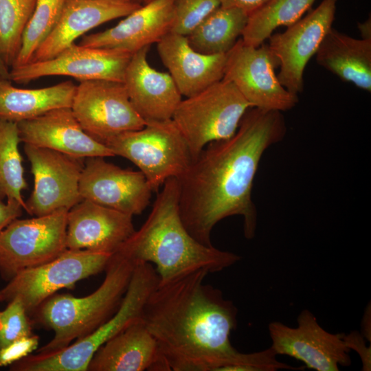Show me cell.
<instances>
[{
	"label": "cell",
	"mask_w": 371,
	"mask_h": 371,
	"mask_svg": "<svg viewBox=\"0 0 371 371\" xmlns=\"http://www.w3.org/2000/svg\"><path fill=\"white\" fill-rule=\"evenodd\" d=\"M10 69L4 65L0 59V77L8 79Z\"/></svg>",
	"instance_id": "cell-39"
},
{
	"label": "cell",
	"mask_w": 371,
	"mask_h": 371,
	"mask_svg": "<svg viewBox=\"0 0 371 371\" xmlns=\"http://www.w3.org/2000/svg\"><path fill=\"white\" fill-rule=\"evenodd\" d=\"M337 0H323L313 10L289 25L282 32L272 34L267 44L279 60L277 75L280 84L298 95L304 89V71L326 33L332 27Z\"/></svg>",
	"instance_id": "cell-13"
},
{
	"label": "cell",
	"mask_w": 371,
	"mask_h": 371,
	"mask_svg": "<svg viewBox=\"0 0 371 371\" xmlns=\"http://www.w3.org/2000/svg\"><path fill=\"white\" fill-rule=\"evenodd\" d=\"M60 210L27 219L18 218L0 233V275L6 281L47 263L67 249V213Z\"/></svg>",
	"instance_id": "cell-9"
},
{
	"label": "cell",
	"mask_w": 371,
	"mask_h": 371,
	"mask_svg": "<svg viewBox=\"0 0 371 371\" xmlns=\"http://www.w3.org/2000/svg\"><path fill=\"white\" fill-rule=\"evenodd\" d=\"M141 5L122 0H66L57 24L31 62L54 57L90 30L124 17Z\"/></svg>",
	"instance_id": "cell-21"
},
{
	"label": "cell",
	"mask_w": 371,
	"mask_h": 371,
	"mask_svg": "<svg viewBox=\"0 0 371 371\" xmlns=\"http://www.w3.org/2000/svg\"><path fill=\"white\" fill-rule=\"evenodd\" d=\"M89 371H168L157 344L142 318L103 344L88 366Z\"/></svg>",
	"instance_id": "cell-23"
},
{
	"label": "cell",
	"mask_w": 371,
	"mask_h": 371,
	"mask_svg": "<svg viewBox=\"0 0 371 371\" xmlns=\"http://www.w3.org/2000/svg\"><path fill=\"white\" fill-rule=\"evenodd\" d=\"M315 1L268 0L249 15L241 39L248 45H261L276 29L300 19Z\"/></svg>",
	"instance_id": "cell-27"
},
{
	"label": "cell",
	"mask_w": 371,
	"mask_h": 371,
	"mask_svg": "<svg viewBox=\"0 0 371 371\" xmlns=\"http://www.w3.org/2000/svg\"><path fill=\"white\" fill-rule=\"evenodd\" d=\"M251 107L234 84L223 78L182 100L172 120L194 159L209 143L232 137Z\"/></svg>",
	"instance_id": "cell-6"
},
{
	"label": "cell",
	"mask_w": 371,
	"mask_h": 371,
	"mask_svg": "<svg viewBox=\"0 0 371 371\" xmlns=\"http://www.w3.org/2000/svg\"><path fill=\"white\" fill-rule=\"evenodd\" d=\"M157 49L181 95L192 96L223 78L227 54H201L186 36L172 32L157 43Z\"/></svg>",
	"instance_id": "cell-22"
},
{
	"label": "cell",
	"mask_w": 371,
	"mask_h": 371,
	"mask_svg": "<svg viewBox=\"0 0 371 371\" xmlns=\"http://www.w3.org/2000/svg\"><path fill=\"white\" fill-rule=\"evenodd\" d=\"M348 348L359 353L363 362V370H370V347L366 346L363 336L357 331L344 335Z\"/></svg>",
	"instance_id": "cell-35"
},
{
	"label": "cell",
	"mask_w": 371,
	"mask_h": 371,
	"mask_svg": "<svg viewBox=\"0 0 371 371\" xmlns=\"http://www.w3.org/2000/svg\"><path fill=\"white\" fill-rule=\"evenodd\" d=\"M0 316H1V312H0Z\"/></svg>",
	"instance_id": "cell-42"
},
{
	"label": "cell",
	"mask_w": 371,
	"mask_h": 371,
	"mask_svg": "<svg viewBox=\"0 0 371 371\" xmlns=\"http://www.w3.org/2000/svg\"><path fill=\"white\" fill-rule=\"evenodd\" d=\"M207 274L158 284L144 305L142 319L169 371H224L238 352L230 340L237 308L204 282Z\"/></svg>",
	"instance_id": "cell-2"
},
{
	"label": "cell",
	"mask_w": 371,
	"mask_h": 371,
	"mask_svg": "<svg viewBox=\"0 0 371 371\" xmlns=\"http://www.w3.org/2000/svg\"><path fill=\"white\" fill-rule=\"evenodd\" d=\"M21 300L8 302L0 316V349L20 338L30 336L32 326Z\"/></svg>",
	"instance_id": "cell-32"
},
{
	"label": "cell",
	"mask_w": 371,
	"mask_h": 371,
	"mask_svg": "<svg viewBox=\"0 0 371 371\" xmlns=\"http://www.w3.org/2000/svg\"><path fill=\"white\" fill-rule=\"evenodd\" d=\"M151 1H153V0H142V2L144 3V4H146L147 3L150 2Z\"/></svg>",
	"instance_id": "cell-41"
},
{
	"label": "cell",
	"mask_w": 371,
	"mask_h": 371,
	"mask_svg": "<svg viewBox=\"0 0 371 371\" xmlns=\"http://www.w3.org/2000/svg\"><path fill=\"white\" fill-rule=\"evenodd\" d=\"M66 0H38L24 30L18 56L12 65L16 67L30 63L41 44L54 29Z\"/></svg>",
	"instance_id": "cell-30"
},
{
	"label": "cell",
	"mask_w": 371,
	"mask_h": 371,
	"mask_svg": "<svg viewBox=\"0 0 371 371\" xmlns=\"http://www.w3.org/2000/svg\"><path fill=\"white\" fill-rule=\"evenodd\" d=\"M271 346L262 351L251 353L238 352L234 361L225 371H276L285 369L298 370L303 367H294L279 361Z\"/></svg>",
	"instance_id": "cell-33"
},
{
	"label": "cell",
	"mask_w": 371,
	"mask_h": 371,
	"mask_svg": "<svg viewBox=\"0 0 371 371\" xmlns=\"http://www.w3.org/2000/svg\"><path fill=\"white\" fill-rule=\"evenodd\" d=\"M132 55L120 50L74 43L52 58L10 68L8 79L25 84L44 76H66L80 82L107 80L123 82Z\"/></svg>",
	"instance_id": "cell-15"
},
{
	"label": "cell",
	"mask_w": 371,
	"mask_h": 371,
	"mask_svg": "<svg viewBox=\"0 0 371 371\" xmlns=\"http://www.w3.org/2000/svg\"><path fill=\"white\" fill-rule=\"evenodd\" d=\"M82 199L130 214H141L153 192L139 171L122 168L103 157L85 159L79 181Z\"/></svg>",
	"instance_id": "cell-16"
},
{
	"label": "cell",
	"mask_w": 371,
	"mask_h": 371,
	"mask_svg": "<svg viewBox=\"0 0 371 371\" xmlns=\"http://www.w3.org/2000/svg\"><path fill=\"white\" fill-rule=\"evenodd\" d=\"M135 263L114 253L105 270L103 282L92 293L81 297L56 295L38 308L41 323L54 332L52 339L38 354L58 351L73 340L82 338L109 319L126 291Z\"/></svg>",
	"instance_id": "cell-4"
},
{
	"label": "cell",
	"mask_w": 371,
	"mask_h": 371,
	"mask_svg": "<svg viewBox=\"0 0 371 371\" xmlns=\"http://www.w3.org/2000/svg\"><path fill=\"white\" fill-rule=\"evenodd\" d=\"M175 0H153L124 16L116 25L84 36L80 45L112 49L133 54L157 43L170 32Z\"/></svg>",
	"instance_id": "cell-19"
},
{
	"label": "cell",
	"mask_w": 371,
	"mask_h": 371,
	"mask_svg": "<svg viewBox=\"0 0 371 371\" xmlns=\"http://www.w3.org/2000/svg\"><path fill=\"white\" fill-rule=\"evenodd\" d=\"M16 124L21 142L24 144L80 159L115 156L105 144L84 131L71 107L55 109Z\"/></svg>",
	"instance_id": "cell-18"
},
{
	"label": "cell",
	"mask_w": 371,
	"mask_h": 371,
	"mask_svg": "<svg viewBox=\"0 0 371 371\" xmlns=\"http://www.w3.org/2000/svg\"><path fill=\"white\" fill-rule=\"evenodd\" d=\"M219 6L218 0H175L170 32L187 36Z\"/></svg>",
	"instance_id": "cell-31"
},
{
	"label": "cell",
	"mask_w": 371,
	"mask_h": 371,
	"mask_svg": "<svg viewBox=\"0 0 371 371\" xmlns=\"http://www.w3.org/2000/svg\"><path fill=\"white\" fill-rule=\"evenodd\" d=\"M23 150L34 177L33 190L25 202L27 213L41 216L69 210L82 200L79 192L82 159L27 144Z\"/></svg>",
	"instance_id": "cell-12"
},
{
	"label": "cell",
	"mask_w": 371,
	"mask_h": 371,
	"mask_svg": "<svg viewBox=\"0 0 371 371\" xmlns=\"http://www.w3.org/2000/svg\"><path fill=\"white\" fill-rule=\"evenodd\" d=\"M162 186L144 224L115 252L135 263L153 264L159 284L198 271H221L240 259L194 238L180 216L177 179L170 178Z\"/></svg>",
	"instance_id": "cell-3"
},
{
	"label": "cell",
	"mask_w": 371,
	"mask_h": 371,
	"mask_svg": "<svg viewBox=\"0 0 371 371\" xmlns=\"http://www.w3.org/2000/svg\"><path fill=\"white\" fill-rule=\"evenodd\" d=\"M359 29L361 33L362 38L371 40V23L370 19L359 24Z\"/></svg>",
	"instance_id": "cell-38"
},
{
	"label": "cell",
	"mask_w": 371,
	"mask_h": 371,
	"mask_svg": "<svg viewBox=\"0 0 371 371\" xmlns=\"http://www.w3.org/2000/svg\"><path fill=\"white\" fill-rule=\"evenodd\" d=\"M122 1L135 2V3H140V2L142 1V0H122Z\"/></svg>",
	"instance_id": "cell-40"
},
{
	"label": "cell",
	"mask_w": 371,
	"mask_h": 371,
	"mask_svg": "<svg viewBox=\"0 0 371 371\" xmlns=\"http://www.w3.org/2000/svg\"><path fill=\"white\" fill-rule=\"evenodd\" d=\"M279 60L267 44L254 47L239 38L227 53L223 79L234 84L251 107L284 112L298 103V95L280 82Z\"/></svg>",
	"instance_id": "cell-10"
},
{
	"label": "cell",
	"mask_w": 371,
	"mask_h": 371,
	"mask_svg": "<svg viewBox=\"0 0 371 371\" xmlns=\"http://www.w3.org/2000/svg\"><path fill=\"white\" fill-rule=\"evenodd\" d=\"M282 112L251 107L229 138L207 144L177 179L179 210L187 230L211 246V233L223 219L243 218L246 238L254 237L258 212L254 178L265 152L285 137Z\"/></svg>",
	"instance_id": "cell-1"
},
{
	"label": "cell",
	"mask_w": 371,
	"mask_h": 371,
	"mask_svg": "<svg viewBox=\"0 0 371 371\" xmlns=\"http://www.w3.org/2000/svg\"><path fill=\"white\" fill-rule=\"evenodd\" d=\"M71 109L84 131L102 144L111 137L140 129L146 124L121 82L80 81L76 85Z\"/></svg>",
	"instance_id": "cell-11"
},
{
	"label": "cell",
	"mask_w": 371,
	"mask_h": 371,
	"mask_svg": "<svg viewBox=\"0 0 371 371\" xmlns=\"http://www.w3.org/2000/svg\"><path fill=\"white\" fill-rule=\"evenodd\" d=\"M315 55L319 65L341 80L371 91V40L355 38L332 27Z\"/></svg>",
	"instance_id": "cell-24"
},
{
	"label": "cell",
	"mask_w": 371,
	"mask_h": 371,
	"mask_svg": "<svg viewBox=\"0 0 371 371\" xmlns=\"http://www.w3.org/2000/svg\"><path fill=\"white\" fill-rule=\"evenodd\" d=\"M159 278L153 265L135 263L131 280L115 313L87 336L53 353L29 355L12 364L17 371H87L96 351L107 341L142 319L146 302Z\"/></svg>",
	"instance_id": "cell-5"
},
{
	"label": "cell",
	"mask_w": 371,
	"mask_h": 371,
	"mask_svg": "<svg viewBox=\"0 0 371 371\" xmlns=\"http://www.w3.org/2000/svg\"><path fill=\"white\" fill-rule=\"evenodd\" d=\"M113 254L67 249L47 263L17 273L0 290V302L17 298L29 315L58 290L105 269Z\"/></svg>",
	"instance_id": "cell-8"
},
{
	"label": "cell",
	"mask_w": 371,
	"mask_h": 371,
	"mask_svg": "<svg viewBox=\"0 0 371 371\" xmlns=\"http://www.w3.org/2000/svg\"><path fill=\"white\" fill-rule=\"evenodd\" d=\"M220 5L241 9L249 15L264 5L268 0H218Z\"/></svg>",
	"instance_id": "cell-37"
},
{
	"label": "cell",
	"mask_w": 371,
	"mask_h": 371,
	"mask_svg": "<svg viewBox=\"0 0 371 371\" xmlns=\"http://www.w3.org/2000/svg\"><path fill=\"white\" fill-rule=\"evenodd\" d=\"M149 48L144 47L132 55L123 84L131 102L146 122L170 120L182 95L169 74L150 65Z\"/></svg>",
	"instance_id": "cell-20"
},
{
	"label": "cell",
	"mask_w": 371,
	"mask_h": 371,
	"mask_svg": "<svg viewBox=\"0 0 371 371\" xmlns=\"http://www.w3.org/2000/svg\"><path fill=\"white\" fill-rule=\"evenodd\" d=\"M38 337L32 335L20 338L0 349V367L12 365L38 348Z\"/></svg>",
	"instance_id": "cell-34"
},
{
	"label": "cell",
	"mask_w": 371,
	"mask_h": 371,
	"mask_svg": "<svg viewBox=\"0 0 371 371\" xmlns=\"http://www.w3.org/2000/svg\"><path fill=\"white\" fill-rule=\"evenodd\" d=\"M297 322L295 328L280 322L269 324L271 346L278 355L293 357L317 371H338L339 366L351 364L345 334L326 331L307 309L299 314Z\"/></svg>",
	"instance_id": "cell-14"
},
{
	"label": "cell",
	"mask_w": 371,
	"mask_h": 371,
	"mask_svg": "<svg viewBox=\"0 0 371 371\" xmlns=\"http://www.w3.org/2000/svg\"><path fill=\"white\" fill-rule=\"evenodd\" d=\"M21 142L17 124L0 120V200L17 203L23 209L25 203L21 192L27 187L24 178Z\"/></svg>",
	"instance_id": "cell-28"
},
{
	"label": "cell",
	"mask_w": 371,
	"mask_h": 371,
	"mask_svg": "<svg viewBox=\"0 0 371 371\" xmlns=\"http://www.w3.org/2000/svg\"><path fill=\"white\" fill-rule=\"evenodd\" d=\"M76 88L67 80L40 89H21L0 77V120L17 123L55 109L71 107Z\"/></svg>",
	"instance_id": "cell-25"
},
{
	"label": "cell",
	"mask_w": 371,
	"mask_h": 371,
	"mask_svg": "<svg viewBox=\"0 0 371 371\" xmlns=\"http://www.w3.org/2000/svg\"><path fill=\"white\" fill-rule=\"evenodd\" d=\"M135 230L133 216L82 199L67 213V247L114 254Z\"/></svg>",
	"instance_id": "cell-17"
},
{
	"label": "cell",
	"mask_w": 371,
	"mask_h": 371,
	"mask_svg": "<svg viewBox=\"0 0 371 371\" xmlns=\"http://www.w3.org/2000/svg\"><path fill=\"white\" fill-rule=\"evenodd\" d=\"M104 144L115 155L133 163L153 192L168 179L181 175L192 160L188 146L172 119L146 122L143 128L117 135Z\"/></svg>",
	"instance_id": "cell-7"
},
{
	"label": "cell",
	"mask_w": 371,
	"mask_h": 371,
	"mask_svg": "<svg viewBox=\"0 0 371 371\" xmlns=\"http://www.w3.org/2000/svg\"><path fill=\"white\" fill-rule=\"evenodd\" d=\"M37 1L0 0V59L9 69L18 56Z\"/></svg>",
	"instance_id": "cell-29"
},
{
	"label": "cell",
	"mask_w": 371,
	"mask_h": 371,
	"mask_svg": "<svg viewBox=\"0 0 371 371\" xmlns=\"http://www.w3.org/2000/svg\"><path fill=\"white\" fill-rule=\"evenodd\" d=\"M23 207L17 203L7 202L0 200V233L12 221L22 214Z\"/></svg>",
	"instance_id": "cell-36"
},
{
	"label": "cell",
	"mask_w": 371,
	"mask_h": 371,
	"mask_svg": "<svg viewBox=\"0 0 371 371\" xmlns=\"http://www.w3.org/2000/svg\"><path fill=\"white\" fill-rule=\"evenodd\" d=\"M248 18L241 9L220 5L187 36L188 42L201 54H227L242 36Z\"/></svg>",
	"instance_id": "cell-26"
}]
</instances>
